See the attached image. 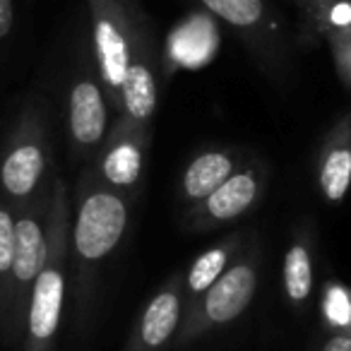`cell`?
<instances>
[{
	"instance_id": "cell-1",
	"label": "cell",
	"mask_w": 351,
	"mask_h": 351,
	"mask_svg": "<svg viewBox=\"0 0 351 351\" xmlns=\"http://www.w3.org/2000/svg\"><path fill=\"white\" fill-rule=\"evenodd\" d=\"M94 65L118 118L154 130L159 111L161 44L142 0H84Z\"/></svg>"
},
{
	"instance_id": "cell-2",
	"label": "cell",
	"mask_w": 351,
	"mask_h": 351,
	"mask_svg": "<svg viewBox=\"0 0 351 351\" xmlns=\"http://www.w3.org/2000/svg\"><path fill=\"white\" fill-rule=\"evenodd\" d=\"M135 205L80 169L70 219V296L73 330L84 335L94 320L99 289L130 231Z\"/></svg>"
},
{
	"instance_id": "cell-3",
	"label": "cell",
	"mask_w": 351,
	"mask_h": 351,
	"mask_svg": "<svg viewBox=\"0 0 351 351\" xmlns=\"http://www.w3.org/2000/svg\"><path fill=\"white\" fill-rule=\"evenodd\" d=\"M53 111L41 94H29L0 147V197L15 210L51 193L56 178Z\"/></svg>"
},
{
	"instance_id": "cell-4",
	"label": "cell",
	"mask_w": 351,
	"mask_h": 351,
	"mask_svg": "<svg viewBox=\"0 0 351 351\" xmlns=\"http://www.w3.org/2000/svg\"><path fill=\"white\" fill-rule=\"evenodd\" d=\"M70 219H73V193L58 173L53 178L46 260L32 289L17 351H56L65 315V298L70 291Z\"/></svg>"
},
{
	"instance_id": "cell-5",
	"label": "cell",
	"mask_w": 351,
	"mask_h": 351,
	"mask_svg": "<svg viewBox=\"0 0 351 351\" xmlns=\"http://www.w3.org/2000/svg\"><path fill=\"white\" fill-rule=\"evenodd\" d=\"M202 10L234 29L258 70L279 87L296 80V41L284 12L272 0H195Z\"/></svg>"
},
{
	"instance_id": "cell-6",
	"label": "cell",
	"mask_w": 351,
	"mask_h": 351,
	"mask_svg": "<svg viewBox=\"0 0 351 351\" xmlns=\"http://www.w3.org/2000/svg\"><path fill=\"white\" fill-rule=\"evenodd\" d=\"M265 263V245L258 231H253L236 260L215 287L197 301V306L186 315L183 330L176 341V349H188L215 332L226 330L248 313L260 289Z\"/></svg>"
},
{
	"instance_id": "cell-7",
	"label": "cell",
	"mask_w": 351,
	"mask_h": 351,
	"mask_svg": "<svg viewBox=\"0 0 351 351\" xmlns=\"http://www.w3.org/2000/svg\"><path fill=\"white\" fill-rule=\"evenodd\" d=\"M116 111L94 65L92 46H82L65 80V140L70 161L80 169L94 159L104 145Z\"/></svg>"
},
{
	"instance_id": "cell-8",
	"label": "cell",
	"mask_w": 351,
	"mask_h": 351,
	"mask_svg": "<svg viewBox=\"0 0 351 351\" xmlns=\"http://www.w3.org/2000/svg\"><path fill=\"white\" fill-rule=\"evenodd\" d=\"M51 200H53V188H51V193H46L39 200L32 202V205L17 210L15 263H12L5 308H3V317H0V346L3 349H17L22 341L32 289H34L46 260Z\"/></svg>"
},
{
	"instance_id": "cell-9",
	"label": "cell",
	"mask_w": 351,
	"mask_h": 351,
	"mask_svg": "<svg viewBox=\"0 0 351 351\" xmlns=\"http://www.w3.org/2000/svg\"><path fill=\"white\" fill-rule=\"evenodd\" d=\"M269 181H272V166L265 156L255 154L212 195L183 210L181 226L191 234H215L236 224L258 210V205L267 195Z\"/></svg>"
},
{
	"instance_id": "cell-10",
	"label": "cell",
	"mask_w": 351,
	"mask_h": 351,
	"mask_svg": "<svg viewBox=\"0 0 351 351\" xmlns=\"http://www.w3.org/2000/svg\"><path fill=\"white\" fill-rule=\"evenodd\" d=\"M152 137H154V130L137 128L116 116L104 145L84 169L99 183L125 197L130 205H137L147 183V159H149Z\"/></svg>"
},
{
	"instance_id": "cell-11",
	"label": "cell",
	"mask_w": 351,
	"mask_h": 351,
	"mask_svg": "<svg viewBox=\"0 0 351 351\" xmlns=\"http://www.w3.org/2000/svg\"><path fill=\"white\" fill-rule=\"evenodd\" d=\"M186 322L183 272H173L159 284L135 317L123 351H171Z\"/></svg>"
},
{
	"instance_id": "cell-12",
	"label": "cell",
	"mask_w": 351,
	"mask_h": 351,
	"mask_svg": "<svg viewBox=\"0 0 351 351\" xmlns=\"http://www.w3.org/2000/svg\"><path fill=\"white\" fill-rule=\"evenodd\" d=\"M320 231L313 217H298L282 258V298L293 315H306L317 293Z\"/></svg>"
},
{
	"instance_id": "cell-13",
	"label": "cell",
	"mask_w": 351,
	"mask_h": 351,
	"mask_svg": "<svg viewBox=\"0 0 351 351\" xmlns=\"http://www.w3.org/2000/svg\"><path fill=\"white\" fill-rule=\"evenodd\" d=\"M253 156L255 154L250 149L236 145H217L200 149L183 166L176 181V202L183 210L202 202Z\"/></svg>"
},
{
	"instance_id": "cell-14",
	"label": "cell",
	"mask_w": 351,
	"mask_h": 351,
	"mask_svg": "<svg viewBox=\"0 0 351 351\" xmlns=\"http://www.w3.org/2000/svg\"><path fill=\"white\" fill-rule=\"evenodd\" d=\"M219 49V32L215 17L207 10L191 12L171 27L161 46V70L169 80L178 70H197L207 65Z\"/></svg>"
},
{
	"instance_id": "cell-15",
	"label": "cell",
	"mask_w": 351,
	"mask_h": 351,
	"mask_svg": "<svg viewBox=\"0 0 351 351\" xmlns=\"http://www.w3.org/2000/svg\"><path fill=\"white\" fill-rule=\"evenodd\" d=\"M313 173L322 202L339 207L351 191V108L325 130L315 149Z\"/></svg>"
},
{
	"instance_id": "cell-16",
	"label": "cell",
	"mask_w": 351,
	"mask_h": 351,
	"mask_svg": "<svg viewBox=\"0 0 351 351\" xmlns=\"http://www.w3.org/2000/svg\"><path fill=\"white\" fill-rule=\"evenodd\" d=\"M248 229H234L231 234L221 236L215 245L202 250L186 269H183V291H186V315L197 306L202 296L215 287V282L229 269V265L236 260V255L248 243Z\"/></svg>"
},
{
	"instance_id": "cell-17",
	"label": "cell",
	"mask_w": 351,
	"mask_h": 351,
	"mask_svg": "<svg viewBox=\"0 0 351 351\" xmlns=\"http://www.w3.org/2000/svg\"><path fill=\"white\" fill-rule=\"evenodd\" d=\"M315 306L322 332L351 335V284L339 277H325L317 284Z\"/></svg>"
},
{
	"instance_id": "cell-18",
	"label": "cell",
	"mask_w": 351,
	"mask_h": 351,
	"mask_svg": "<svg viewBox=\"0 0 351 351\" xmlns=\"http://www.w3.org/2000/svg\"><path fill=\"white\" fill-rule=\"evenodd\" d=\"M15 221L17 210L0 197V317H3V308H5L12 263H15Z\"/></svg>"
},
{
	"instance_id": "cell-19",
	"label": "cell",
	"mask_w": 351,
	"mask_h": 351,
	"mask_svg": "<svg viewBox=\"0 0 351 351\" xmlns=\"http://www.w3.org/2000/svg\"><path fill=\"white\" fill-rule=\"evenodd\" d=\"M322 39L330 49L332 68H335L341 87L351 89V25L332 27Z\"/></svg>"
},
{
	"instance_id": "cell-20",
	"label": "cell",
	"mask_w": 351,
	"mask_h": 351,
	"mask_svg": "<svg viewBox=\"0 0 351 351\" xmlns=\"http://www.w3.org/2000/svg\"><path fill=\"white\" fill-rule=\"evenodd\" d=\"M311 351H351V335L344 332H320Z\"/></svg>"
},
{
	"instance_id": "cell-21",
	"label": "cell",
	"mask_w": 351,
	"mask_h": 351,
	"mask_svg": "<svg viewBox=\"0 0 351 351\" xmlns=\"http://www.w3.org/2000/svg\"><path fill=\"white\" fill-rule=\"evenodd\" d=\"M15 32V0H0V51L5 49Z\"/></svg>"
},
{
	"instance_id": "cell-22",
	"label": "cell",
	"mask_w": 351,
	"mask_h": 351,
	"mask_svg": "<svg viewBox=\"0 0 351 351\" xmlns=\"http://www.w3.org/2000/svg\"><path fill=\"white\" fill-rule=\"evenodd\" d=\"M296 8L303 5H313V3H325V5H337V3H351V0H291Z\"/></svg>"
}]
</instances>
